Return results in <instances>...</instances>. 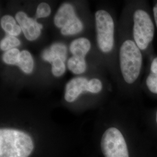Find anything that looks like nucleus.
<instances>
[{"label": "nucleus", "mask_w": 157, "mask_h": 157, "mask_svg": "<svg viewBox=\"0 0 157 157\" xmlns=\"http://www.w3.org/2000/svg\"><path fill=\"white\" fill-rule=\"evenodd\" d=\"M132 37L147 60L155 54L154 40L157 32L151 6L147 1H136L131 13Z\"/></svg>", "instance_id": "nucleus-1"}, {"label": "nucleus", "mask_w": 157, "mask_h": 157, "mask_svg": "<svg viewBox=\"0 0 157 157\" xmlns=\"http://www.w3.org/2000/svg\"><path fill=\"white\" fill-rule=\"evenodd\" d=\"M144 59V55L136 44L130 29L129 36L123 39L119 48V68L124 83L136 91H142Z\"/></svg>", "instance_id": "nucleus-2"}, {"label": "nucleus", "mask_w": 157, "mask_h": 157, "mask_svg": "<svg viewBox=\"0 0 157 157\" xmlns=\"http://www.w3.org/2000/svg\"><path fill=\"white\" fill-rule=\"evenodd\" d=\"M33 141L25 132L12 129L0 130V157H29Z\"/></svg>", "instance_id": "nucleus-3"}, {"label": "nucleus", "mask_w": 157, "mask_h": 157, "mask_svg": "<svg viewBox=\"0 0 157 157\" xmlns=\"http://www.w3.org/2000/svg\"><path fill=\"white\" fill-rule=\"evenodd\" d=\"M97 41L100 50L110 54L115 47V22L109 12L100 10L95 12Z\"/></svg>", "instance_id": "nucleus-4"}, {"label": "nucleus", "mask_w": 157, "mask_h": 157, "mask_svg": "<svg viewBox=\"0 0 157 157\" xmlns=\"http://www.w3.org/2000/svg\"><path fill=\"white\" fill-rule=\"evenodd\" d=\"M101 148L105 157H129L124 136L115 127L108 128L104 133L101 138Z\"/></svg>", "instance_id": "nucleus-5"}, {"label": "nucleus", "mask_w": 157, "mask_h": 157, "mask_svg": "<svg viewBox=\"0 0 157 157\" xmlns=\"http://www.w3.org/2000/svg\"><path fill=\"white\" fill-rule=\"evenodd\" d=\"M147 63L142 80V91L157 97V55L150 57Z\"/></svg>", "instance_id": "nucleus-6"}, {"label": "nucleus", "mask_w": 157, "mask_h": 157, "mask_svg": "<svg viewBox=\"0 0 157 157\" xmlns=\"http://www.w3.org/2000/svg\"><path fill=\"white\" fill-rule=\"evenodd\" d=\"M15 19L27 40L33 41L39 37L43 26L36 19L29 17L25 12L22 11L17 12Z\"/></svg>", "instance_id": "nucleus-7"}, {"label": "nucleus", "mask_w": 157, "mask_h": 157, "mask_svg": "<svg viewBox=\"0 0 157 157\" xmlns=\"http://www.w3.org/2000/svg\"><path fill=\"white\" fill-rule=\"evenodd\" d=\"M88 80L84 78L78 77L70 80L66 86L65 99L68 102L75 101L80 94L87 91Z\"/></svg>", "instance_id": "nucleus-8"}, {"label": "nucleus", "mask_w": 157, "mask_h": 157, "mask_svg": "<svg viewBox=\"0 0 157 157\" xmlns=\"http://www.w3.org/2000/svg\"><path fill=\"white\" fill-rule=\"evenodd\" d=\"M75 17L73 6L68 3H64L59 7L56 12L54 17V22L57 28L62 29Z\"/></svg>", "instance_id": "nucleus-9"}, {"label": "nucleus", "mask_w": 157, "mask_h": 157, "mask_svg": "<svg viewBox=\"0 0 157 157\" xmlns=\"http://www.w3.org/2000/svg\"><path fill=\"white\" fill-rule=\"evenodd\" d=\"M67 48L62 43H55L42 53V58L44 60L51 63L56 59L59 58L64 62L67 58Z\"/></svg>", "instance_id": "nucleus-10"}, {"label": "nucleus", "mask_w": 157, "mask_h": 157, "mask_svg": "<svg viewBox=\"0 0 157 157\" xmlns=\"http://www.w3.org/2000/svg\"><path fill=\"white\" fill-rule=\"evenodd\" d=\"M91 44L89 40L86 38L75 40L70 45V51L73 56L84 58L90 50Z\"/></svg>", "instance_id": "nucleus-11"}, {"label": "nucleus", "mask_w": 157, "mask_h": 157, "mask_svg": "<svg viewBox=\"0 0 157 157\" xmlns=\"http://www.w3.org/2000/svg\"><path fill=\"white\" fill-rule=\"evenodd\" d=\"M1 26L8 35L17 36L19 35L22 29L16 21L10 15H5L1 19Z\"/></svg>", "instance_id": "nucleus-12"}, {"label": "nucleus", "mask_w": 157, "mask_h": 157, "mask_svg": "<svg viewBox=\"0 0 157 157\" xmlns=\"http://www.w3.org/2000/svg\"><path fill=\"white\" fill-rule=\"evenodd\" d=\"M17 65L25 73H30L33 69L34 62L30 53L26 50L21 52Z\"/></svg>", "instance_id": "nucleus-13"}, {"label": "nucleus", "mask_w": 157, "mask_h": 157, "mask_svg": "<svg viewBox=\"0 0 157 157\" xmlns=\"http://www.w3.org/2000/svg\"><path fill=\"white\" fill-rule=\"evenodd\" d=\"M67 67L73 73L78 75L83 73L86 69L84 58L73 56L67 61Z\"/></svg>", "instance_id": "nucleus-14"}, {"label": "nucleus", "mask_w": 157, "mask_h": 157, "mask_svg": "<svg viewBox=\"0 0 157 157\" xmlns=\"http://www.w3.org/2000/svg\"><path fill=\"white\" fill-rule=\"evenodd\" d=\"M83 29V24L78 17H74L61 30L63 35H73L80 33Z\"/></svg>", "instance_id": "nucleus-15"}, {"label": "nucleus", "mask_w": 157, "mask_h": 157, "mask_svg": "<svg viewBox=\"0 0 157 157\" xmlns=\"http://www.w3.org/2000/svg\"><path fill=\"white\" fill-rule=\"evenodd\" d=\"M21 44V41L15 36L7 35L1 40L0 48L2 51L10 50Z\"/></svg>", "instance_id": "nucleus-16"}, {"label": "nucleus", "mask_w": 157, "mask_h": 157, "mask_svg": "<svg viewBox=\"0 0 157 157\" xmlns=\"http://www.w3.org/2000/svg\"><path fill=\"white\" fill-rule=\"evenodd\" d=\"M21 52L17 48H12L6 51L2 56V60L8 65H17Z\"/></svg>", "instance_id": "nucleus-17"}, {"label": "nucleus", "mask_w": 157, "mask_h": 157, "mask_svg": "<svg viewBox=\"0 0 157 157\" xmlns=\"http://www.w3.org/2000/svg\"><path fill=\"white\" fill-rule=\"evenodd\" d=\"M65 65L62 59L56 58L52 63V73L56 77H60L65 72Z\"/></svg>", "instance_id": "nucleus-18"}, {"label": "nucleus", "mask_w": 157, "mask_h": 157, "mask_svg": "<svg viewBox=\"0 0 157 157\" xmlns=\"http://www.w3.org/2000/svg\"><path fill=\"white\" fill-rule=\"evenodd\" d=\"M102 89V84L98 78H93L88 82L87 91L91 93H98Z\"/></svg>", "instance_id": "nucleus-19"}, {"label": "nucleus", "mask_w": 157, "mask_h": 157, "mask_svg": "<svg viewBox=\"0 0 157 157\" xmlns=\"http://www.w3.org/2000/svg\"><path fill=\"white\" fill-rule=\"evenodd\" d=\"M50 13L51 8L50 6L45 2H41L37 8L35 17L36 19L46 17H48Z\"/></svg>", "instance_id": "nucleus-20"}, {"label": "nucleus", "mask_w": 157, "mask_h": 157, "mask_svg": "<svg viewBox=\"0 0 157 157\" xmlns=\"http://www.w3.org/2000/svg\"><path fill=\"white\" fill-rule=\"evenodd\" d=\"M151 8L152 15L154 17L155 25V27H156V30L157 32V0L153 1Z\"/></svg>", "instance_id": "nucleus-21"}, {"label": "nucleus", "mask_w": 157, "mask_h": 157, "mask_svg": "<svg viewBox=\"0 0 157 157\" xmlns=\"http://www.w3.org/2000/svg\"><path fill=\"white\" fill-rule=\"evenodd\" d=\"M155 122H156L157 125V109L156 112H155Z\"/></svg>", "instance_id": "nucleus-22"}]
</instances>
